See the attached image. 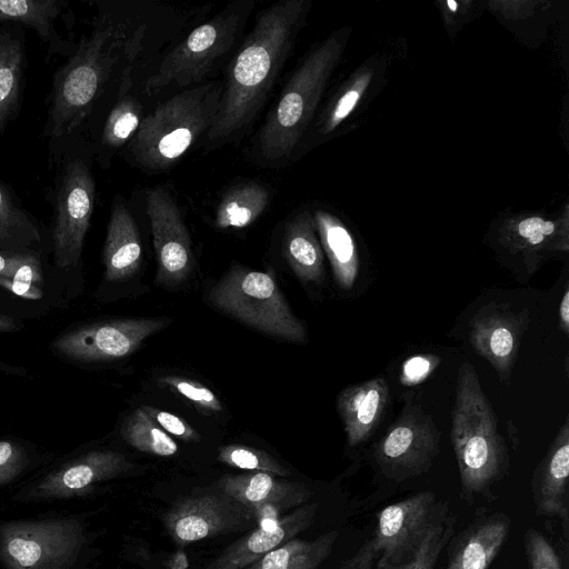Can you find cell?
<instances>
[{"label":"cell","instance_id":"obj_1","mask_svg":"<svg viewBox=\"0 0 569 569\" xmlns=\"http://www.w3.org/2000/svg\"><path fill=\"white\" fill-rule=\"evenodd\" d=\"M306 11L305 0H284L258 14L229 66L207 142H223L252 121L290 56Z\"/></svg>","mask_w":569,"mask_h":569},{"label":"cell","instance_id":"obj_2","mask_svg":"<svg viewBox=\"0 0 569 569\" xmlns=\"http://www.w3.org/2000/svg\"><path fill=\"white\" fill-rule=\"evenodd\" d=\"M143 29L129 32L124 21L100 10L92 30L53 78L43 136L49 144L78 132L89 118L122 53H138Z\"/></svg>","mask_w":569,"mask_h":569},{"label":"cell","instance_id":"obj_3","mask_svg":"<svg viewBox=\"0 0 569 569\" xmlns=\"http://www.w3.org/2000/svg\"><path fill=\"white\" fill-rule=\"evenodd\" d=\"M450 440L455 451L460 498L471 503L487 496L509 471L510 460L498 418L473 366L465 360L457 375Z\"/></svg>","mask_w":569,"mask_h":569},{"label":"cell","instance_id":"obj_4","mask_svg":"<svg viewBox=\"0 0 569 569\" xmlns=\"http://www.w3.org/2000/svg\"><path fill=\"white\" fill-rule=\"evenodd\" d=\"M222 89L221 83H204L158 104L142 118L131 139L133 162L152 172L171 167L211 128Z\"/></svg>","mask_w":569,"mask_h":569},{"label":"cell","instance_id":"obj_5","mask_svg":"<svg viewBox=\"0 0 569 569\" xmlns=\"http://www.w3.org/2000/svg\"><path fill=\"white\" fill-rule=\"evenodd\" d=\"M57 171L51 192L52 254L57 267H76L82 254L96 201V181L88 156L72 134L49 144Z\"/></svg>","mask_w":569,"mask_h":569},{"label":"cell","instance_id":"obj_6","mask_svg":"<svg viewBox=\"0 0 569 569\" xmlns=\"http://www.w3.org/2000/svg\"><path fill=\"white\" fill-rule=\"evenodd\" d=\"M79 517L0 520L1 569H79L88 546Z\"/></svg>","mask_w":569,"mask_h":569},{"label":"cell","instance_id":"obj_7","mask_svg":"<svg viewBox=\"0 0 569 569\" xmlns=\"http://www.w3.org/2000/svg\"><path fill=\"white\" fill-rule=\"evenodd\" d=\"M253 4V1L231 2L193 29L146 80L143 93L153 96L169 86L186 88L200 82L232 48Z\"/></svg>","mask_w":569,"mask_h":569},{"label":"cell","instance_id":"obj_8","mask_svg":"<svg viewBox=\"0 0 569 569\" xmlns=\"http://www.w3.org/2000/svg\"><path fill=\"white\" fill-rule=\"evenodd\" d=\"M210 302L219 310L269 336L295 343L307 339L273 277L233 267L211 290Z\"/></svg>","mask_w":569,"mask_h":569},{"label":"cell","instance_id":"obj_9","mask_svg":"<svg viewBox=\"0 0 569 569\" xmlns=\"http://www.w3.org/2000/svg\"><path fill=\"white\" fill-rule=\"evenodd\" d=\"M330 49H319L292 73L268 112L257 137V151L268 163L290 158L310 118L330 62Z\"/></svg>","mask_w":569,"mask_h":569},{"label":"cell","instance_id":"obj_10","mask_svg":"<svg viewBox=\"0 0 569 569\" xmlns=\"http://www.w3.org/2000/svg\"><path fill=\"white\" fill-rule=\"evenodd\" d=\"M402 408L373 446L372 460L388 480L402 482L429 471L440 451L441 433L420 396L403 393Z\"/></svg>","mask_w":569,"mask_h":569},{"label":"cell","instance_id":"obj_11","mask_svg":"<svg viewBox=\"0 0 569 569\" xmlns=\"http://www.w3.org/2000/svg\"><path fill=\"white\" fill-rule=\"evenodd\" d=\"M462 339L509 386L530 311L498 299H478L461 315Z\"/></svg>","mask_w":569,"mask_h":569},{"label":"cell","instance_id":"obj_12","mask_svg":"<svg viewBox=\"0 0 569 569\" xmlns=\"http://www.w3.org/2000/svg\"><path fill=\"white\" fill-rule=\"evenodd\" d=\"M447 507L449 502L438 501L432 491H420L380 510L372 536L378 549L376 568L399 569L410 561Z\"/></svg>","mask_w":569,"mask_h":569},{"label":"cell","instance_id":"obj_13","mask_svg":"<svg viewBox=\"0 0 569 569\" xmlns=\"http://www.w3.org/2000/svg\"><path fill=\"white\" fill-rule=\"evenodd\" d=\"M167 322L164 318H142L92 323L59 336L52 348L82 362L116 360L131 355Z\"/></svg>","mask_w":569,"mask_h":569},{"label":"cell","instance_id":"obj_14","mask_svg":"<svg viewBox=\"0 0 569 569\" xmlns=\"http://www.w3.org/2000/svg\"><path fill=\"white\" fill-rule=\"evenodd\" d=\"M158 271L156 281L173 286L184 281L194 264L191 238L181 212L163 188H152L146 196Z\"/></svg>","mask_w":569,"mask_h":569},{"label":"cell","instance_id":"obj_15","mask_svg":"<svg viewBox=\"0 0 569 569\" xmlns=\"http://www.w3.org/2000/svg\"><path fill=\"white\" fill-rule=\"evenodd\" d=\"M122 465V456L114 451H90L22 488L13 496V500L34 502L73 498L97 481L114 475Z\"/></svg>","mask_w":569,"mask_h":569},{"label":"cell","instance_id":"obj_16","mask_svg":"<svg viewBox=\"0 0 569 569\" xmlns=\"http://www.w3.org/2000/svg\"><path fill=\"white\" fill-rule=\"evenodd\" d=\"M568 478L569 417L567 416L531 478L536 512L542 517L560 519L565 537L568 536L569 525Z\"/></svg>","mask_w":569,"mask_h":569},{"label":"cell","instance_id":"obj_17","mask_svg":"<svg viewBox=\"0 0 569 569\" xmlns=\"http://www.w3.org/2000/svg\"><path fill=\"white\" fill-rule=\"evenodd\" d=\"M391 400L389 383L383 375L343 388L337 397L349 448L366 443L383 420Z\"/></svg>","mask_w":569,"mask_h":569},{"label":"cell","instance_id":"obj_18","mask_svg":"<svg viewBox=\"0 0 569 569\" xmlns=\"http://www.w3.org/2000/svg\"><path fill=\"white\" fill-rule=\"evenodd\" d=\"M316 221L337 290L345 298L363 296L373 276L359 257L355 239L347 228L328 213L317 212Z\"/></svg>","mask_w":569,"mask_h":569},{"label":"cell","instance_id":"obj_19","mask_svg":"<svg viewBox=\"0 0 569 569\" xmlns=\"http://www.w3.org/2000/svg\"><path fill=\"white\" fill-rule=\"evenodd\" d=\"M511 527L503 512L479 515L455 540L446 569H489L503 547Z\"/></svg>","mask_w":569,"mask_h":569},{"label":"cell","instance_id":"obj_20","mask_svg":"<svg viewBox=\"0 0 569 569\" xmlns=\"http://www.w3.org/2000/svg\"><path fill=\"white\" fill-rule=\"evenodd\" d=\"M141 257L137 223L124 202L117 198L112 203L102 252L104 279L121 281L132 277L140 267Z\"/></svg>","mask_w":569,"mask_h":569},{"label":"cell","instance_id":"obj_21","mask_svg":"<svg viewBox=\"0 0 569 569\" xmlns=\"http://www.w3.org/2000/svg\"><path fill=\"white\" fill-rule=\"evenodd\" d=\"M27 68L26 37L18 23L0 24V133L19 114Z\"/></svg>","mask_w":569,"mask_h":569},{"label":"cell","instance_id":"obj_22","mask_svg":"<svg viewBox=\"0 0 569 569\" xmlns=\"http://www.w3.org/2000/svg\"><path fill=\"white\" fill-rule=\"evenodd\" d=\"M67 4L63 0H0V24L12 22L30 28L49 44V53L70 56L76 46L62 39L54 23Z\"/></svg>","mask_w":569,"mask_h":569},{"label":"cell","instance_id":"obj_23","mask_svg":"<svg viewBox=\"0 0 569 569\" xmlns=\"http://www.w3.org/2000/svg\"><path fill=\"white\" fill-rule=\"evenodd\" d=\"M283 252L301 281L317 286L323 282V254L315 233V222L308 212L298 213L286 223Z\"/></svg>","mask_w":569,"mask_h":569},{"label":"cell","instance_id":"obj_24","mask_svg":"<svg viewBox=\"0 0 569 569\" xmlns=\"http://www.w3.org/2000/svg\"><path fill=\"white\" fill-rule=\"evenodd\" d=\"M41 240L37 219L22 208L12 189L0 179V251L36 250Z\"/></svg>","mask_w":569,"mask_h":569},{"label":"cell","instance_id":"obj_25","mask_svg":"<svg viewBox=\"0 0 569 569\" xmlns=\"http://www.w3.org/2000/svg\"><path fill=\"white\" fill-rule=\"evenodd\" d=\"M268 189L258 182H243L230 188L220 199L214 214L219 229L246 228L266 210Z\"/></svg>","mask_w":569,"mask_h":569},{"label":"cell","instance_id":"obj_26","mask_svg":"<svg viewBox=\"0 0 569 569\" xmlns=\"http://www.w3.org/2000/svg\"><path fill=\"white\" fill-rule=\"evenodd\" d=\"M131 67H127L121 76L118 98L110 110L102 128L100 147L102 151H113L133 138L142 120V106L132 94Z\"/></svg>","mask_w":569,"mask_h":569},{"label":"cell","instance_id":"obj_27","mask_svg":"<svg viewBox=\"0 0 569 569\" xmlns=\"http://www.w3.org/2000/svg\"><path fill=\"white\" fill-rule=\"evenodd\" d=\"M122 435L132 447L158 456H172L178 451L176 441L164 432L141 408L124 421Z\"/></svg>","mask_w":569,"mask_h":569},{"label":"cell","instance_id":"obj_28","mask_svg":"<svg viewBox=\"0 0 569 569\" xmlns=\"http://www.w3.org/2000/svg\"><path fill=\"white\" fill-rule=\"evenodd\" d=\"M457 517L443 509L430 527L413 558L399 569H435L443 549L453 537Z\"/></svg>","mask_w":569,"mask_h":569},{"label":"cell","instance_id":"obj_29","mask_svg":"<svg viewBox=\"0 0 569 569\" xmlns=\"http://www.w3.org/2000/svg\"><path fill=\"white\" fill-rule=\"evenodd\" d=\"M0 276L40 286L43 271L38 250L0 251Z\"/></svg>","mask_w":569,"mask_h":569},{"label":"cell","instance_id":"obj_30","mask_svg":"<svg viewBox=\"0 0 569 569\" xmlns=\"http://www.w3.org/2000/svg\"><path fill=\"white\" fill-rule=\"evenodd\" d=\"M159 382L174 390L199 409L211 412L222 411V405L218 397L200 382L178 376L161 377Z\"/></svg>","mask_w":569,"mask_h":569},{"label":"cell","instance_id":"obj_31","mask_svg":"<svg viewBox=\"0 0 569 569\" xmlns=\"http://www.w3.org/2000/svg\"><path fill=\"white\" fill-rule=\"evenodd\" d=\"M523 541L530 569H562L556 550L540 531L529 528Z\"/></svg>","mask_w":569,"mask_h":569},{"label":"cell","instance_id":"obj_32","mask_svg":"<svg viewBox=\"0 0 569 569\" xmlns=\"http://www.w3.org/2000/svg\"><path fill=\"white\" fill-rule=\"evenodd\" d=\"M24 449L10 440H0V486L14 480L27 467Z\"/></svg>","mask_w":569,"mask_h":569},{"label":"cell","instance_id":"obj_33","mask_svg":"<svg viewBox=\"0 0 569 569\" xmlns=\"http://www.w3.org/2000/svg\"><path fill=\"white\" fill-rule=\"evenodd\" d=\"M164 432L171 433L184 440H197L196 430L182 418L174 413L160 410L152 406L140 407Z\"/></svg>","mask_w":569,"mask_h":569},{"label":"cell","instance_id":"obj_34","mask_svg":"<svg viewBox=\"0 0 569 569\" xmlns=\"http://www.w3.org/2000/svg\"><path fill=\"white\" fill-rule=\"evenodd\" d=\"M439 358L433 355L418 353L408 358L401 369L405 385H417L425 380L437 367Z\"/></svg>","mask_w":569,"mask_h":569},{"label":"cell","instance_id":"obj_35","mask_svg":"<svg viewBox=\"0 0 569 569\" xmlns=\"http://www.w3.org/2000/svg\"><path fill=\"white\" fill-rule=\"evenodd\" d=\"M220 458L241 469H258L272 466V462L253 449L240 446H229L221 450Z\"/></svg>","mask_w":569,"mask_h":569},{"label":"cell","instance_id":"obj_36","mask_svg":"<svg viewBox=\"0 0 569 569\" xmlns=\"http://www.w3.org/2000/svg\"><path fill=\"white\" fill-rule=\"evenodd\" d=\"M174 532L183 541H196L209 533V523L201 517L187 516L178 520Z\"/></svg>","mask_w":569,"mask_h":569},{"label":"cell","instance_id":"obj_37","mask_svg":"<svg viewBox=\"0 0 569 569\" xmlns=\"http://www.w3.org/2000/svg\"><path fill=\"white\" fill-rule=\"evenodd\" d=\"M378 559V549L371 537L348 559L341 569H373Z\"/></svg>","mask_w":569,"mask_h":569},{"label":"cell","instance_id":"obj_38","mask_svg":"<svg viewBox=\"0 0 569 569\" xmlns=\"http://www.w3.org/2000/svg\"><path fill=\"white\" fill-rule=\"evenodd\" d=\"M283 536L284 530L281 527L272 531L259 528L250 536L247 546L252 552H264L277 546L282 540Z\"/></svg>","mask_w":569,"mask_h":569},{"label":"cell","instance_id":"obj_39","mask_svg":"<svg viewBox=\"0 0 569 569\" xmlns=\"http://www.w3.org/2000/svg\"><path fill=\"white\" fill-rule=\"evenodd\" d=\"M273 487V479L264 472L251 476L244 489L246 498L257 502L264 499Z\"/></svg>","mask_w":569,"mask_h":569},{"label":"cell","instance_id":"obj_40","mask_svg":"<svg viewBox=\"0 0 569 569\" xmlns=\"http://www.w3.org/2000/svg\"><path fill=\"white\" fill-rule=\"evenodd\" d=\"M538 232L546 236H553L556 226L552 221H547L539 217H531L520 221L516 230L517 236L521 239H526Z\"/></svg>","mask_w":569,"mask_h":569},{"label":"cell","instance_id":"obj_41","mask_svg":"<svg viewBox=\"0 0 569 569\" xmlns=\"http://www.w3.org/2000/svg\"><path fill=\"white\" fill-rule=\"evenodd\" d=\"M0 288H3L18 297L30 300H39L43 297V290L40 286L13 280L2 276H0Z\"/></svg>","mask_w":569,"mask_h":569},{"label":"cell","instance_id":"obj_42","mask_svg":"<svg viewBox=\"0 0 569 569\" xmlns=\"http://www.w3.org/2000/svg\"><path fill=\"white\" fill-rule=\"evenodd\" d=\"M358 100V90L351 89L347 91L336 103L327 124L328 129H333L343 118H346L351 112Z\"/></svg>","mask_w":569,"mask_h":569},{"label":"cell","instance_id":"obj_43","mask_svg":"<svg viewBox=\"0 0 569 569\" xmlns=\"http://www.w3.org/2000/svg\"><path fill=\"white\" fill-rule=\"evenodd\" d=\"M290 552L288 548H280L268 552L262 559L261 569H288Z\"/></svg>","mask_w":569,"mask_h":569},{"label":"cell","instance_id":"obj_44","mask_svg":"<svg viewBox=\"0 0 569 569\" xmlns=\"http://www.w3.org/2000/svg\"><path fill=\"white\" fill-rule=\"evenodd\" d=\"M558 327L559 330L568 337L569 335V288L565 286L562 297L558 307Z\"/></svg>","mask_w":569,"mask_h":569},{"label":"cell","instance_id":"obj_45","mask_svg":"<svg viewBox=\"0 0 569 569\" xmlns=\"http://www.w3.org/2000/svg\"><path fill=\"white\" fill-rule=\"evenodd\" d=\"M19 329L17 321L7 315H0V332H11Z\"/></svg>","mask_w":569,"mask_h":569},{"label":"cell","instance_id":"obj_46","mask_svg":"<svg viewBox=\"0 0 569 569\" xmlns=\"http://www.w3.org/2000/svg\"><path fill=\"white\" fill-rule=\"evenodd\" d=\"M447 4L449 6V9H450L451 11H456V10H457V2H456V1L448 0V1H447Z\"/></svg>","mask_w":569,"mask_h":569}]
</instances>
